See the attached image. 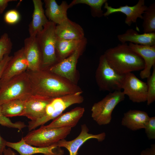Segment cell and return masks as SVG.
Returning <instances> with one entry per match:
<instances>
[{
  "instance_id": "1",
  "label": "cell",
  "mask_w": 155,
  "mask_h": 155,
  "mask_svg": "<svg viewBox=\"0 0 155 155\" xmlns=\"http://www.w3.org/2000/svg\"><path fill=\"white\" fill-rule=\"evenodd\" d=\"M26 72L33 94L55 98L82 91L75 84L49 71L40 69Z\"/></svg>"
},
{
  "instance_id": "2",
  "label": "cell",
  "mask_w": 155,
  "mask_h": 155,
  "mask_svg": "<svg viewBox=\"0 0 155 155\" xmlns=\"http://www.w3.org/2000/svg\"><path fill=\"white\" fill-rule=\"evenodd\" d=\"M104 55L111 66L121 74L141 71L144 67L142 59L127 43L107 49Z\"/></svg>"
},
{
  "instance_id": "3",
  "label": "cell",
  "mask_w": 155,
  "mask_h": 155,
  "mask_svg": "<svg viewBox=\"0 0 155 155\" xmlns=\"http://www.w3.org/2000/svg\"><path fill=\"white\" fill-rule=\"evenodd\" d=\"M82 91L53 98L47 105L44 115L35 121L28 122V127L30 130L35 129L51 120H53L60 115L67 108L71 105L82 103L84 100L81 95Z\"/></svg>"
},
{
  "instance_id": "4",
  "label": "cell",
  "mask_w": 155,
  "mask_h": 155,
  "mask_svg": "<svg viewBox=\"0 0 155 155\" xmlns=\"http://www.w3.org/2000/svg\"><path fill=\"white\" fill-rule=\"evenodd\" d=\"M33 94L31 82L26 71L12 78L0 88V105L10 100H26Z\"/></svg>"
},
{
  "instance_id": "5",
  "label": "cell",
  "mask_w": 155,
  "mask_h": 155,
  "mask_svg": "<svg viewBox=\"0 0 155 155\" xmlns=\"http://www.w3.org/2000/svg\"><path fill=\"white\" fill-rule=\"evenodd\" d=\"M56 25L49 20L36 36L42 54L41 67H43L51 66L58 61L55 50Z\"/></svg>"
},
{
  "instance_id": "6",
  "label": "cell",
  "mask_w": 155,
  "mask_h": 155,
  "mask_svg": "<svg viewBox=\"0 0 155 155\" xmlns=\"http://www.w3.org/2000/svg\"><path fill=\"white\" fill-rule=\"evenodd\" d=\"M71 129L69 127L48 129L40 127L30 131L23 138L26 143L31 146L47 147L65 139Z\"/></svg>"
},
{
  "instance_id": "7",
  "label": "cell",
  "mask_w": 155,
  "mask_h": 155,
  "mask_svg": "<svg viewBox=\"0 0 155 155\" xmlns=\"http://www.w3.org/2000/svg\"><path fill=\"white\" fill-rule=\"evenodd\" d=\"M125 74H120L109 65L104 54L99 59L96 79L100 89L110 92L121 90Z\"/></svg>"
},
{
  "instance_id": "8",
  "label": "cell",
  "mask_w": 155,
  "mask_h": 155,
  "mask_svg": "<svg viewBox=\"0 0 155 155\" xmlns=\"http://www.w3.org/2000/svg\"><path fill=\"white\" fill-rule=\"evenodd\" d=\"M125 95L121 90L110 92L100 101L95 103L92 107L91 117L99 125L109 124L112 114L116 106L125 98Z\"/></svg>"
},
{
  "instance_id": "9",
  "label": "cell",
  "mask_w": 155,
  "mask_h": 155,
  "mask_svg": "<svg viewBox=\"0 0 155 155\" xmlns=\"http://www.w3.org/2000/svg\"><path fill=\"white\" fill-rule=\"evenodd\" d=\"M87 43L83 44L68 57L51 66L49 71L75 84L77 63Z\"/></svg>"
},
{
  "instance_id": "10",
  "label": "cell",
  "mask_w": 155,
  "mask_h": 155,
  "mask_svg": "<svg viewBox=\"0 0 155 155\" xmlns=\"http://www.w3.org/2000/svg\"><path fill=\"white\" fill-rule=\"evenodd\" d=\"M122 89L124 94L134 102L140 103L147 100V86L133 73L129 72L125 74Z\"/></svg>"
},
{
  "instance_id": "11",
  "label": "cell",
  "mask_w": 155,
  "mask_h": 155,
  "mask_svg": "<svg viewBox=\"0 0 155 155\" xmlns=\"http://www.w3.org/2000/svg\"><path fill=\"white\" fill-rule=\"evenodd\" d=\"M104 4V8L106 9V12L103 13L104 16H107L117 12L123 13L126 16L125 23L129 26H131L132 23H136L138 18L142 19V15L148 7L145 5L144 0H139L133 6L126 5L118 8H114L109 5L107 2Z\"/></svg>"
},
{
  "instance_id": "12",
  "label": "cell",
  "mask_w": 155,
  "mask_h": 155,
  "mask_svg": "<svg viewBox=\"0 0 155 155\" xmlns=\"http://www.w3.org/2000/svg\"><path fill=\"white\" fill-rule=\"evenodd\" d=\"M89 129L86 124L81 126V131L79 135L75 139L67 141L65 139L61 140L57 144L60 147H63L69 151V155H77L78 151L80 147L87 141L91 139H96L98 142H101L104 140L106 134L102 132L97 134H93L88 133Z\"/></svg>"
},
{
  "instance_id": "13",
  "label": "cell",
  "mask_w": 155,
  "mask_h": 155,
  "mask_svg": "<svg viewBox=\"0 0 155 155\" xmlns=\"http://www.w3.org/2000/svg\"><path fill=\"white\" fill-rule=\"evenodd\" d=\"M28 67L23 47L15 53L8 62L1 77L0 87L12 78L26 71Z\"/></svg>"
},
{
  "instance_id": "14",
  "label": "cell",
  "mask_w": 155,
  "mask_h": 155,
  "mask_svg": "<svg viewBox=\"0 0 155 155\" xmlns=\"http://www.w3.org/2000/svg\"><path fill=\"white\" fill-rule=\"evenodd\" d=\"M7 146L16 150L20 155H32L42 154L44 155H63L64 151L57 144L45 147H37L26 143L23 137L16 142H7Z\"/></svg>"
},
{
  "instance_id": "15",
  "label": "cell",
  "mask_w": 155,
  "mask_h": 155,
  "mask_svg": "<svg viewBox=\"0 0 155 155\" xmlns=\"http://www.w3.org/2000/svg\"><path fill=\"white\" fill-rule=\"evenodd\" d=\"M53 98L33 94L25 101V109L23 116L31 121L38 119L44 115L47 105Z\"/></svg>"
},
{
  "instance_id": "16",
  "label": "cell",
  "mask_w": 155,
  "mask_h": 155,
  "mask_svg": "<svg viewBox=\"0 0 155 155\" xmlns=\"http://www.w3.org/2000/svg\"><path fill=\"white\" fill-rule=\"evenodd\" d=\"M23 47L28 63V70L32 71L41 69L42 56L36 36H31L24 40Z\"/></svg>"
},
{
  "instance_id": "17",
  "label": "cell",
  "mask_w": 155,
  "mask_h": 155,
  "mask_svg": "<svg viewBox=\"0 0 155 155\" xmlns=\"http://www.w3.org/2000/svg\"><path fill=\"white\" fill-rule=\"evenodd\" d=\"M128 45L144 62V68L140 74V78L142 79L147 78L151 74V68L155 65V45H144L129 42Z\"/></svg>"
},
{
  "instance_id": "18",
  "label": "cell",
  "mask_w": 155,
  "mask_h": 155,
  "mask_svg": "<svg viewBox=\"0 0 155 155\" xmlns=\"http://www.w3.org/2000/svg\"><path fill=\"white\" fill-rule=\"evenodd\" d=\"M84 111L85 109L83 107H75L69 111L62 113L53 120L49 124L46 125H42L41 127L48 129L64 127L72 128L77 125L82 117Z\"/></svg>"
},
{
  "instance_id": "19",
  "label": "cell",
  "mask_w": 155,
  "mask_h": 155,
  "mask_svg": "<svg viewBox=\"0 0 155 155\" xmlns=\"http://www.w3.org/2000/svg\"><path fill=\"white\" fill-rule=\"evenodd\" d=\"M55 32L57 38L60 39L78 40L85 38L82 27L69 18L62 24L56 25Z\"/></svg>"
},
{
  "instance_id": "20",
  "label": "cell",
  "mask_w": 155,
  "mask_h": 155,
  "mask_svg": "<svg viewBox=\"0 0 155 155\" xmlns=\"http://www.w3.org/2000/svg\"><path fill=\"white\" fill-rule=\"evenodd\" d=\"M44 2L46 8L45 13L49 21L59 25L68 19L67 11L69 8L66 1H62L59 5L55 0H45Z\"/></svg>"
},
{
  "instance_id": "21",
  "label": "cell",
  "mask_w": 155,
  "mask_h": 155,
  "mask_svg": "<svg viewBox=\"0 0 155 155\" xmlns=\"http://www.w3.org/2000/svg\"><path fill=\"white\" fill-rule=\"evenodd\" d=\"M146 112L130 110L124 114L121 125L133 131L144 129L149 118Z\"/></svg>"
},
{
  "instance_id": "22",
  "label": "cell",
  "mask_w": 155,
  "mask_h": 155,
  "mask_svg": "<svg viewBox=\"0 0 155 155\" xmlns=\"http://www.w3.org/2000/svg\"><path fill=\"white\" fill-rule=\"evenodd\" d=\"M34 9L32 19L29 25L30 36H36L49 21L46 18L41 0H33Z\"/></svg>"
},
{
  "instance_id": "23",
  "label": "cell",
  "mask_w": 155,
  "mask_h": 155,
  "mask_svg": "<svg viewBox=\"0 0 155 155\" xmlns=\"http://www.w3.org/2000/svg\"><path fill=\"white\" fill-rule=\"evenodd\" d=\"M117 38L122 43L129 42L135 44L152 46L155 45V32L139 34L132 28L119 34Z\"/></svg>"
},
{
  "instance_id": "24",
  "label": "cell",
  "mask_w": 155,
  "mask_h": 155,
  "mask_svg": "<svg viewBox=\"0 0 155 155\" xmlns=\"http://www.w3.org/2000/svg\"><path fill=\"white\" fill-rule=\"evenodd\" d=\"M87 42L85 37L81 39L72 40L57 38L55 50L58 61L59 62L68 57L82 44Z\"/></svg>"
},
{
  "instance_id": "25",
  "label": "cell",
  "mask_w": 155,
  "mask_h": 155,
  "mask_svg": "<svg viewBox=\"0 0 155 155\" xmlns=\"http://www.w3.org/2000/svg\"><path fill=\"white\" fill-rule=\"evenodd\" d=\"M25 100L17 99L7 102L0 105L3 115L6 117L23 116Z\"/></svg>"
},
{
  "instance_id": "26",
  "label": "cell",
  "mask_w": 155,
  "mask_h": 155,
  "mask_svg": "<svg viewBox=\"0 0 155 155\" xmlns=\"http://www.w3.org/2000/svg\"><path fill=\"white\" fill-rule=\"evenodd\" d=\"M144 33L155 32V3L147 7L142 15Z\"/></svg>"
},
{
  "instance_id": "27",
  "label": "cell",
  "mask_w": 155,
  "mask_h": 155,
  "mask_svg": "<svg viewBox=\"0 0 155 155\" xmlns=\"http://www.w3.org/2000/svg\"><path fill=\"white\" fill-rule=\"evenodd\" d=\"M107 2V0H74L69 4V7L70 8L77 4H86L90 7L91 13L92 16L100 18L103 16L102 7Z\"/></svg>"
},
{
  "instance_id": "28",
  "label": "cell",
  "mask_w": 155,
  "mask_h": 155,
  "mask_svg": "<svg viewBox=\"0 0 155 155\" xmlns=\"http://www.w3.org/2000/svg\"><path fill=\"white\" fill-rule=\"evenodd\" d=\"M153 70L147 78V105H150L155 100V65L152 67Z\"/></svg>"
},
{
  "instance_id": "29",
  "label": "cell",
  "mask_w": 155,
  "mask_h": 155,
  "mask_svg": "<svg viewBox=\"0 0 155 155\" xmlns=\"http://www.w3.org/2000/svg\"><path fill=\"white\" fill-rule=\"evenodd\" d=\"M13 44L8 34L4 33L0 38V62L4 56L9 54L12 48Z\"/></svg>"
},
{
  "instance_id": "30",
  "label": "cell",
  "mask_w": 155,
  "mask_h": 155,
  "mask_svg": "<svg viewBox=\"0 0 155 155\" xmlns=\"http://www.w3.org/2000/svg\"><path fill=\"white\" fill-rule=\"evenodd\" d=\"M0 125L8 127L18 129L22 131V129L27 126L24 123L21 121L12 122L9 118L5 116L3 114L0 106Z\"/></svg>"
},
{
  "instance_id": "31",
  "label": "cell",
  "mask_w": 155,
  "mask_h": 155,
  "mask_svg": "<svg viewBox=\"0 0 155 155\" xmlns=\"http://www.w3.org/2000/svg\"><path fill=\"white\" fill-rule=\"evenodd\" d=\"M20 15L19 12L16 9H11L5 13L4 19L7 24L13 25L17 23L20 19Z\"/></svg>"
},
{
  "instance_id": "32",
  "label": "cell",
  "mask_w": 155,
  "mask_h": 155,
  "mask_svg": "<svg viewBox=\"0 0 155 155\" xmlns=\"http://www.w3.org/2000/svg\"><path fill=\"white\" fill-rule=\"evenodd\" d=\"M144 129L149 140L155 139V117H149Z\"/></svg>"
},
{
  "instance_id": "33",
  "label": "cell",
  "mask_w": 155,
  "mask_h": 155,
  "mask_svg": "<svg viewBox=\"0 0 155 155\" xmlns=\"http://www.w3.org/2000/svg\"><path fill=\"white\" fill-rule=\"evenodd\" d=\"M12 56L9 54L5 55L3 59L0 62V87L1 80L4 70Z\"/></svg>"
},
{
  "instance_id": "34",
  "label": "cell",
  "mask_w": 155,
  "mask_h": 155,
  "mask_svg": "<svg viewBox=\"0 0 155 155\" xmlns=\"http://www.w3.org/2000/svg\"><path fill=\"white\" fill-rule=\"evenodd\" d=\"M140 155H155V144H152L150 148L143 150L140 153Z\"/></svg>"
},
{
  "instance_id": "35",
  "label": "cell",
  "mask_w": 155,
  "mask_h": 155,
  "mask_svg": "<svg viewBox=\"0 0 155 155\" xmlns=\"http://www.w3.org/2000/svg\"><path fill=\"white\" fill-rule=\"evenodd\" d=\"M17 1L15 0H0V14L3 13L9 2Z\"/></svg>"
},
{
  "instance_id": "36",
  "label": "cell",
  "mask_w": 155,
  "mask_h": 155,
  "mask_svg": "<svg viewBox=\"0 0 155 155\" xmlns=\"http://www.w3.org/2000/svg\"><path fill=\"white\" fill-rule=\"evenodd\" d=\"M7 142L2 137L0 133V155H3V152L7 146Z\"/></svg>"
},
{
  "instance_id": "37",
  "label": "cell",
  "mask_w": 155,
  "mask_h": 155,
  "mask_svg": "<svg viewBox=\"0 0 155 155\" xmlns=\"http://www.w3.org/2000/svg\"><path fill=\"white\" fill-rule=\"evenodd\" d=\"M3 155H16V153L10 148H5L4 150Z\"/></svg>"
}]
</instances>
